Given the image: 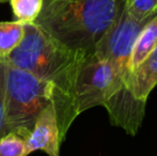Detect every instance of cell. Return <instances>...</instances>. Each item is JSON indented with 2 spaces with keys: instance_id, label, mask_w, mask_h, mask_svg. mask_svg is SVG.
Wrapping results in <instances>:
<instances>
[{
  "instance_id": "1",
  "label": "cell",
  "mask_w": 157,
  "mask_h": 156,
  "mask_svg": "<svg viewBox=\"0 0 157 156\" xmlns=\"http://www.w3.org/2000/svg\"><path fill=\"white\" fill-rule=\"evenodd\" d=\"M124 6L125 0H43L34 24L71 51L90 55Z\"/></svg>"
},
{
  "instance_id": "2",
  "label": "cell",
  "mask_w": 157,
  "mask_h": 156,
  "mask_svg": "<svg viewBox=\"0 0 157 156\" xmlns=\"http://www.w3.org/2000/svg\"><path fill=\"white\" fill-rule=\"evenodd\" d=\"M82 56L85 55L73 52L59 44L34 23H28L24 24L21 44L2 61L50 83L52 103L58 120L65 107L75 67Z\"/></svg>"
},
{
  "instance_id": "3",
  "label": "cell",
  "mask_w": 157,
  "mask_h": 156,
  "mask_svg": "<svg viewBox=\"0 0 157 156\" xmlns=\"http://www.w3.org/2000/svg\"><path fill=\"white\" fill-rule=\"evenodd\" d=\"M124 80L110 63L94 52L81 57L75 67L65 110L58 124L62 141L75 119L88 109L103 106Z\"/></svg>"
},
{
  "instance_id": "4",
  "label": "cell",
  "mask_w": 157,
  "mask_h": 156,
  "mask_svg": "<svg viewBox=\"0 0 157 156\" xmlns=\"http://www.w3.org/2000/svg\"><path fill=\"white\" fill-rule=\"evenodd\" d=\"M52 102V86L6 63V123L8 131L27 139L39 113Z\"/></svg>"
},
{
  "instance_id": "5",
  "label": "cell",
  "mask_w": 157,
  "mask_h": 156,
  "mask_svg": "<svg viewBox=\"0 0 157 156\" xmlns=\"http://www.w3.org/2000/svg\"><path fill=\"white\" fill-rule=\"evenodd\" d=\"M152 17L137 19L125 10L124 6L120 16L110 26L95 46L94 54L98 58L110 63L127 82H129L130 78L128 62L135 41L144 25Z\"/></svg>"
},
{
  "instance_id": "6",
  "label": "cell",
  "mask_w": 157,
  "mask_h": 156,
  "mask_svg": "<svg viewBox=\"0 0 157 156\" xmlns=\"http://www.w3.org/2000/svg\"><path fill=\"white\" fill-rule=\"evenodd\" d=\"M145 105L147 101L137 98L129 83L124 80L103 106L113 126L120 127L130 136H136L144 119Z\"/></svg>"
},
{
  "instance_id": "7",
  "label": "cell",
  "mask_w": 157,
  "mask_h": 156,
  "mask_svg": "<svg viewBox=\"0 0 157 156\" xmlns=\"http://www.w3.org/2000/svg\"><path fill=\"white\" fill-rule=\"evenodd\" d=\"M61 143L62 139L57 122L56 110L50 102L39 113L31 133L26 139L27 154L42 151L48 156H60Z\"/></svg>"
},
{
  "instance_id": "8",
  "label": "cell",
  "mask_w": 157,
  "mask_h": 156,
  "mask_svg": "<svg viewBox=\"0 0 157 156\" xmlns=\"http://www.w3.org/2000/svg\"><path fill=\"white\" fill-rule=\"evenodd\" d=\"M157 85V44L152 52L130 73L129 86L137 98L147 101Z\"/></svg>"
},
{
  "instance_id": "9",
  "label": "cell",
  "mask_w": 157,
  "mask_h": 156,
  "mask_svg": "<svg viewBox=\"0 0 157 156\" xmlns=\"http://www.w3.org/2000/svg\"><path fill=\"white\" fill-rule=\"evenodd\" d=\"M157 44V13L153 15L138 34L128 62L129 73L134 72L141 62L152 52Z\"/></svg>"
},
{
  "instance_id": "10",
  "label": "cell",
  "mask_w": 157,
  "mask_h": 156,
  "mask_svg": "<svg viewBox=\"0 0 157 156\" xmlns=\"http://www.w3.org/2000/svg\"><path fill=\"white\" fill-rule=\"evenodd\" d=\"M24 38V23L0 21V59H4L21 44Z\"/></svg>"
},
{
  "instance_id": "11",
  "label": "cell",
  "mask_w": 157,
  "mask_h": 156,
  "mask_svg": "<svg viewBox=\"0 0 157 156\" xmlns=\"http://www.w3.org/2000/svg\"><path fill=\"white\" fill-rule=\"evenodd\" d=\"M15 21L34 23L43 6V0H10Z\"/></svg>"
},
{
  "instance_id": "12",
  "label": "cell",
  "mask_w": 157,
  "mask_h": 156,
  "mask_svg": "<svg viewBox=\"0 0 157 156\" xmlns=\"http://www.w3.org/2000/svg\"><path fill=\"white\" fill-rule=\"evenodd\" d=\"M0 156H28L26 139L15 131L0 137Z\"/></svg>"
},
{
  "instance_id": "13",
  "label": "cell",
  "mask_w": 157,
  "mask_h": 156,
  "mask_svg": "<svg viewBox=\"0 0 157 156\" xmlns=\"http://www.w3.org/2000/svg\"><path fill=\"white\" fill-rule=\"evenodd\" d=\"M125 10L137 19H145L157 13V0H125Z\"/></svg>"
},
{
  "instance_id": "14",
  "label": "cell",
  "mask_w": 157,
  "mask_h": 156,
  "mask_svg": "<svg viewBox=\"0 0 157 156\" xmlns=\"http://www.w3.org/2000/svg\"><path fill=\"white\" fill-rule=\"evenodd\" d=\"M4 95H6V63L0 60V137L9 133L6 123Z\"/></svg>"
},
{
  "instance_id": "15",
  "label": "cell",
  "mask_w": 157,
  "mask_h": 156,
  "mask_svg": "<svg viewBox=\"0 0 157 156\" xmlns=\"http://www.w3.org/2000/svg\"><path fill=\"white\" fill-rule=\"evenodd\" d=\"M10 0H0V3H4V2H9Z\"/></svg>"
}]
</instances>
